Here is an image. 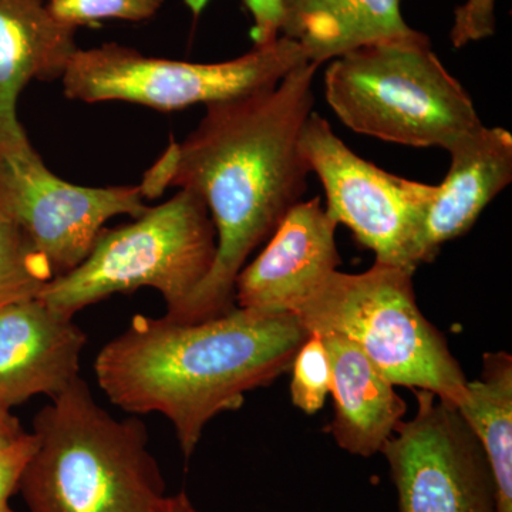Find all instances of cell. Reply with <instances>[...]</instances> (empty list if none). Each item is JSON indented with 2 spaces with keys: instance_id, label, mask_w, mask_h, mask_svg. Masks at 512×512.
Returning a JSON list of instances; mask_svg holds the SVG:
<instances>
[{
  "instance_id": "obj_10",
  "label": "cell",
  "mask_w": 512,
  "mask_h": 512,
  "mask_svg": "<svg viewBox=\"0 0 512 512\" xmlns=\"http://www.w3.org/2000/svg\"><path fill=\"white\" fill-rule=\"evenodd\" d=\"M143 187H80L56 177L32 144L0 157V208L18 222L53 276L77 268L117 215L148 210Z\"/></svg>"
},
{
  "instance_id": "obj_17",
  "label": "cell",
  "mask_w": 512,
  "mask_h": 512,
  "mask_svg": "<svg viewBox=\"0 0 512 512\" xmlns=\"http://www.w3.org/2000/svg\"><path fill=\"white\" fill-rule=\"evenodd\" d=\"M484 448L498 494V512H512V356L487 352L480 379L468 382L457 406Z\"/></svg>"
},
{
  "instance_id": "obj_19",
  "label": "cell",
  "mask_w": 512,
  "mask_h": 512,
  "mask_svg": "<svg viewBox=\"0 0 512 512\" xmlns=\"http://www.w3.org/2000/svg\"><path fill=\"white\" fill-rule=\"evenodd\" d=\"M292 403L306 414L322 409L332 390V367L322 339L311 333L292 362Z\"/></svg>"
},
{
  "instance_id": "obj_21",
  "label": "cell",
  "mask_w": 512,
  "mask_h": 512,
  "mask_svg": "<svg viewBox=\"0 0 512 512\" xmlns=\"http://www.w3.org/2000/svg\"><path fill=\"white\" fill-rule=\"evenodd\" d=\"M35 447V436L26 431L0 447V512H19L10 507L9 500L19 490L20 478Z\"/></svg>"
},
{
  "instance_id": "obj_22",
  "label": "cell",
  "mask_w": 512,
  "mask_h": 512,
  "mask_svg": "<svg viewBox=\"0 0 512 512\" xmlns=\"http://www.w3.org/2000/svg\"><path fill=\"white\" fill-rule=\"evenodd\" d=\"M495 33V0H467L456 10L450 39L460 49Z\"/></svg>"
},
{
  "instance_id": "obj_8",
  "label": "cell",
  "mask_w": 512,
  "mask_h": 512,
  "mask_svg": "<svg viewBox=\"0 0 512 512\" xmlns=\"http://www.w3.org/2000/svg\"><path fill=\"white\" fill-rule=\"evenodd\" d=\"M301 150L323 185L330 218L375 252L376 262L414 274L413 242L434 185L397 177L357 156L315 111L302 128Z\"/></svg>"
},
{
  "instance_id": "obj_1",
  "label": "cell",
  "mask_w": 512,
  "mask_h": 512,
  "mask_svg": "<svg viewBox=\"0 0 512 512\" xmlns=\"http://www.w3.org/2000/svg\"><path fill=\"white\" fill-rule=\"evenodd\" d=\"M318 67L301 63L272 89L208 104L187 140L171 144L144 177L146 198L168 187L200 195L217 231L210 274L165 318L197 323L237 308L235 282L249 255L305 194L311 170L301 134L315 106Z\"/></svg>"
},
{
  "instance_id": "obj_20",
  "label": "cell",
  "mask_w": 512,
  "mask_h": 512,
  "mask_svg": "<svg viewBox=\"0 0 512 512\" xmlns=\"http://www.w3.org/2000/svg\"><path fill=\"white\" fill-rule=\"evenodd\" d=\"M164 0H47V9L64 25L79 29L104 19L143 22L153 18Z\"/></svg>"
},
{
  "instance_id": "obj_9",
  "label": "cell",
  "mask_w": 512,
  "mask_h": 512,
  "mask_svg": "<svg viewBox=\"0 0 512 512\" xmlns=\"http://www.w3.org/2000/svg\"><path fill=\"white\" fill-rule=\"evenodd\" d=\"M417 412L380 453L389 463L399 512H498L484 448L457 407L417 390Z\"/></svg>"
},
{
  "instance_id": "obj_3",
  "label": "cell",
  "mask_w": 512,
  "mask_h": 512,
  "mask_svg": "<svg viewBox=\"0 0 512 512\" xmlns=\"http://www.w3.org/2000/svg\"><path fill=\"white\" fill-rule=\"evenodd\" d=\"M35 451L19 491L29 512H167L143 421L117 420L82 377L33 420Z\"/></svg>"
},
{
  "instance_id": "obj_6",
  "label": "cell",
  "mask_w": 512,
  "mask_h": 512,
  "mask_svg": "<svg viewBox=\"0 0 512 512\" xmlns=\"http://www.w3.org/2000/svg\"><path fill=\"white\" fill-rule=\"evenodd\" d=\"M217 231L200 195L180 190L131 224L103 228L82 264L53 279L39 298L74 318L116 293L153 288L170 315L210 274Z\"/></svg>"
},
{
  "instance_id": "obj_18",
  "label": "cell",
  "mask_w": 512,
  "mask_h": 512,
  "mask_svg": "<svg viewBox=\"0 0 512 512\" xmlns=\"http://www.w3.org/2000/svg\"><path fill=\"white\" fill-rule=\"evenodd\" d=\"M53 279L18 222L0 208V308L39 298Z\"/></svg>"
},
{
  "instance_id": "obj_23",
  "label": "cell",
  "mask_w": 512,
  "mask_h": 512,
  "mask_svg": "<svg viewBox=\"0 0 512 512\" xmlns=\"http://www.w3.org/2000/svg\"><path fill=\"white\" fill-rule=\"evenodd\" d=\"M254 19L251 37L255 47L272 45L281 37V0H244Z\"/></svg>"
},
{
  "instance_id": "obj_5",
  "label": "cell",
  "mask_w": 512,
  "mask_h": 512,
  "mask_svg": "<svg viewBox=\"0 0 512 512\" xmlns=\"http://www.w3.org/2000/svg\"><path fill=\"white\" fill-rule=\"evenodd\" d=\"M293 315L309 333L350 340L394 386L427 390L456 407L466 399V373L421 313L407 269L375 262L362 274L332 272Z\"/></svg>"
},
{
  "instance_id": "obj_4",
  "label": "cell",
  "mask_w": 512,
  "mask_h": 512,
  "mask_svg": "<svg viewBox=\"0 0 512 512\" xmlns=\"http://www.w3.org/2000/svg\"><path fill=\"white\" fill-rule=\"evenodd\" d=\"M325 96L350 130L407 147L448 150L483 124L470 94L417 30L333 59Z\"/></svg>"
},
{
  "instance_id": "obj_25",
  "label": "cell",
  "mask_w": 512,
  "mask_h": 512,
  "mask_svg": "<svg viewBox=\"0 0 512 512\" xmlns=\"http://www.w3.org/2000/svg\"><path fill=\"white\" fill-rule=\"evenodd\" d=\"M167 512H200L194 505L191 504L190 498L185 493L168 497V511Z\"/></svg>"
},
{
  "instance_id": "obj_2",
  "label": "cell",
  "mask_w": 512,
  "mask_h": 512,
  "mask_svg": "<svg viewBox=\"0 0 512 512\" xmlns=\"http://www.w3.org/2000/svg\"><path fill=\"white\" fill-rule=\"evenodd\" d=\"M309 336L293 313L238 306L197 323L137 315L100 350L94 373L124 412L163 414L190 458L205 426L288 372Z\"/></svg>"
},
{
  "instance_id": "obj_12",
  "label": "cell",
  "mask_w": 512,
  "mask_h": 512,
  "mask_svg": "<svg viewBox=\"0 0 512 512\" xmlns=\"http://www.w3.org/2000/svg\"><path fill=\"white\" fill-rule=\"evenodd\" d=\"M86 333L42 298L0 308V406L55 399L80 379Z\"/></svg>"
},
{
  "instance_id": "obj_11",
  "label": "cell",
  "mask_w": 512,
  "mask_h": 512,
  "mask_svg": "<svg viewBox=\"0 0 512 512\" xmlns=\"http://www.w3.org/2000/svg\"><path fill=\"white\" fill-rule=\"evenodd\" d=\"M338 224L320 198L299 201L275 229L254 262L235 282L238 308L293 313L332 272L338 271Z\"/></svg>"
},
{
  "instance_id": "obj_15",
  "label": "cell",
  "mask_w": 512,
  "mask_h": 512,
  "mask_svg": "<svg viewBox=\"0 0 512 512\" xmlns=\"http://www.w3.org/2000/svg\"><path fill=\"white\" fill-rule=\"evenodd\" d=\"M319 336L332 367L335 416L330 433L352 456L373 457L402 423L407 404L350 340L336 333Z\"/></svg>"
},
{
  "instance_id": "obj_13",
  "label": "cell",
  "mask_w": 512,
  "mask_h": 512,
  "mask_svg": "<svg viewBox=\"0 0 512 512\" xmlns=\"http://www.w3.org/2000/svg\"><path fill=\"white\" fill-rule=\"evenodd\" d=\"M450 168L424 211L414 238L416 268L433 261L440 248L470 231L481 212L512 181V136L481 124L450 148Z\"/></svg>"
},
{
  "instance_id": "obj_24",
  "label": "cell",
  "mask_w": 512,
  "mask_h": 512,
  "mask_svg": "<svg viewBox=\"0 0 512 512\" xmlns=\"http://www.w3.org/2000/svg\"><path fill=\"white\" fill-rule=\"evenodd\" d=\"M23 431L25 430L20 426L18 417L13 416L9 409L0 406V447L16 439Z\"/></svg>"
},
{
  "instance_id": "obj_7",
  "label": "cell",
  "mask_w": 512,
  "mask_h": 512,
  "mask_svg": "<svg viewBox=\"0 0 512 512\" xmlns=\"http://www.w3.org/2000/svg\"><path fill=\"white\" fill-rule=\"evenodd\" d=\"M308 62L301 47L281 36L247 55L221 63H190L146 57L107 43L74 53L62 76L67 99L83 103L127 101L160 111L220 103L272 89Z\"/></svg>"
},
{
  "instance_id": "obj_14",
  "label": "cell",
  "mask_w": 512,
  "mask_h": 512,
  "mask_svg": "<svg viewBox=\"0 0 512 512\" xmlns=\"http://www.w3.org/2000/svg\"><path fill=\"white\" fill-rule=\"evenodd\" d=\"M45 0H0V157L29 144L18 119L20 93L33 80L62 79L79 47Z\"/></svg>"
},
{
  "instance_id": "obj_16",
  "label": "cell",
  "mask_w": 512,
  "mask_h": 512,
  "mask_svg": "<svg viewBox=\"0 0 512 512\" xmlns=\"http://www.w3.org/2000/svg\"><path fill=\"white\" fill-rule=\"evenodd\" d=\"M281 36L320 64L359 47L412 33L400 0H281Z\"/></svg>"
}]
</instances>
